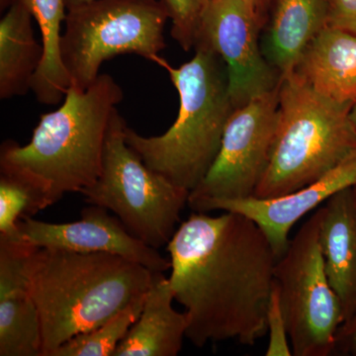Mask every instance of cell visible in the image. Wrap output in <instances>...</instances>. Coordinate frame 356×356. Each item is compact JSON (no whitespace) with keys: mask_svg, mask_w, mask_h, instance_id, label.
Segmentation results:
<instances>
[{"mask_svg":"<svg viewBox=\"0 0 356 356\" xmlns=\"http://www.w3.org/2000/svg\"><path fill=\"white\" fill-rule=\"evenodd\" d=\"M330 0H273L261 30L264 57L278 76H289L312 40L327 26Z\"/></svg>","mask_w":356,"mask_h":356,"instance_id":"cell-13","label":"cell"},{"mask_svg":"<svg viewBox=\"0 0 356 356\" xmlns=\"http://www.w3.org/2000/svg\"><path fill=\"white\" fill-rule=\"evenodd\" d=\"M262 27L243 0H207L204 7L195 44L208 47L225 63L235 109L280 86L262 51Z\"/></svg>","mask_w":356,"mask_h":356,"instance_id":"cell-10","label":"cell"},{"mask_svg":"<svg viewBox=\"0 0 356 356\" xmlns=\"http://www.w3.org/2000/svg\"><path fill=\"white\" fill-rule=\"evenodd\" d=\"M18 233L35 248H53L81 254H110L142 264L153 273L170 270V261L132 235L108 210L90 205L79 221L55 224L33 217L18 222Z\"/></svg>","mask_w":356,"mask_h":356,"instance_id":"cell-11","label":"cell"},{"mask_svg":"<svg viewBox=\"0 0 356 356\" xmlns=\"http://www.w3.org/2000/svg\"><path fill=\"white\" fill-rule=\"evenodd\" d=\"M122 99L123 90L108 74L86 90L70 86L62 106L42 115L27 145H1L0 170L30 182L47 207L65 194L81 193L99 177L110 119Z\"/></svg>","mask_w":356,"mask_h":356,"instance_id":"cell-2","label":"cell"},{"mask_svg":"<svg viewBox=\"0 0 356 356\" xmlns=\"http://www.w3.org/2000/svg\"><path fill=\"white\" fill-rule=\"evenodd\" d=\"M125 120L110 119L99 177L81 191L89 205L111 211L132 235L159 250L170 242L191 192L151 170L125 140Z\"/></svg>","mask_w":356,"mask_h":356,"instance_id":"cell-6","label":"cell"},{"mask_svg":"<svg viewBox=\"0 0 356 356\" xmlns=\"http://www.w3.org/2000/svg\"><path fill=\"white\" fill-rule=\"evenodd\" d=\"M154 275L119 255L35 248L28 289L41 318L43 356L146 296Z\"/></svg>","mask_w":356,"mask_h":356,"instance_id":"cell-3","label":"cell"},{"mask_svg":"<svg viewBox=\"0 0 356 356\" xmlns=\"http://www.w3.org/2000/svg\"><path fill=\"white\" fill-rule=\"evenodd\" d=\"M278 103L280 86L234 110L214 163L189 194L193 212L207 201L254 196L270 158Z\"/></svg>","mask_w":356,"mask_h":356,"instance_id":"cell-9","label":"cell"},{"mask_svg":"<svg viewBox=\"0 0 356 356\" xmlns=\"http://www.w3.org/2000/svg\"><path fill=\"white\" fill-rule=\"evenodd\" d=\"M32 14L23 0H13L0 21V98L9 99L32 90L43 60V44L34 36Z\"/></svg>","mask_w":356,"mask_h":356,"instance_id":"cell-17","label":"cell"},{"mask_svg":"<svg viewBox=\"0 0 356 356\" xmlns=\"http://www.w3.org/2000/svg\"><path fill=\"white\" fill-rule=\"evenodd\" d=\"M46 208L38 189L19 175L0 170V236L18 238V222Z\"/></svg>","mask_w":356,"mask_h":356,"instance_id":"cell-21","label":"cell"},{"mask_svg":"<svg viewBox=\"0 0 356 356\" xmlns=\"http://www.w3.org/2000/svg\"><path fill=\"white\" fill-rule=\"evenodd\" d=\"M322 209L320 243L325 271L341 301L346 322L356 313V195L353 187L337 192L325 201Z\"/></svg>","mask_w":356,"mask_h":356,"instance_id":"cell-14","label":"cell"},{"mask_svg":"<svg viewBox=\"0 0 356 356\" xmlns=\"http://www.w3.org/2000/svg\"><path fill=\"white\" fill-rule=\"evenodd\" d=\"M356 186V152L317 181L273 198L222 199L207 201L196 212H235L254 222L268 238L280 259L289 247V233L301 218L325 203L337 192Z\"/></svg>","mask_w":356,"mask_h":356,"instance_id":"cell-12","label":"cell"},{"mask_svg":"<svg viewBox=\"0 0 356 356\" xmlns=\"http://www.w3.org/2000/svg\"><path fill=\"white\" fill-rule=\"evenodd\" d=\"M194 48V57L179 67H172L163 58L154 62L168 72L179 95V112L172 127L154 137H144L125 127L126 142L147 166L189 192L214 163L235 110L225 63L204 44Z\"/></svg>","mask_w":356,"mask_h":356,"instance_id":"cell-4","label":"cell"},{"mask_svg":"<svg viewBox=\"0 0 356 356\" xmlns=\"http://www.w3.org/2000/svg\"><path fill=\"white\" fill-rule=\"evenodd\" d=\"M353 191H355V195H356V186L353 187Z\"/></svg>","mask_w":356,"mask_h":356,"instance_id":"cell-30","label":"cell"},{"mask_svg":"<svg viewBox=\"0 0 356 356\" xmlns=\"http://www.w3.org/2000/svg\"><path fill=\"white\" fill-rule=\"evenodd\" d=\"M172 21V35L185 51L195 46L204 7L207 0H161Z\"/></svg>","mask_w":356,"mask_h":356,"instance_id":"cell-22","label":"cell"},{"mask_svg":"<svg viewBox=\"0 0 356 356\" xmlns=\"http://www.w3.org/2000/svg\"><path fill=\"white\" fill-rule=\"evenodd\" d=\"M322 207L304 222L274 268V281L295 356H329L343 311L325 271L320 243Z\"/></svg>","mask_w":356,"mask_h":356,"instance_id":"cell-8","label":"cell"},{"mask_svg":"<svg viewBox=\"0 0 356 356\" xmlns=\"http://www.w3.org/2000/svg\"><path fill=\"white\" fill-rule=\"evenodd\" d=\"M38 23L43 44V60L34 79L32 90L39 102L58 104L65 98L70 79L60 55V29L67 17L65 0H23Z\"/></svg>","mask_w":356,"mask_h":356,"instance_id":"cell-18","label":"cell"},{"mask_svg":"<svg viewBox=\"0 0 356 356\" xmlns=\"http://www.w3.org/2000/svg\"><path fill=\"white\" fill-rule=\"evenodd\" d=\"M170 280L154 273L140 317L134 323L113 356H177L186 337V314L172 306Z\"/></svg>","mask_w":356,"mask_h":356,"instance_id":"cell-16","label":"cell"},{"mask_svg":"<svg viewBox=\"0 0 356 356\" xmlns=\"http://www.w3.org/2000/svg\"><path fill=\"white\" fill-rule=\"evenodd\" d=\"M267 334H269L268 348L266 353L267 356L293 355L291 343L288 336L286 321L281 307L275 281H274L270 302H269Z\"/></svg>","mask_w":356,"mask_h":356,"instance_id":"cell-23","label":"cell"},{"mask_svg":"<svg viewBox=\"0 0 356 356\" xmlns=\"http://www.w3.org/2000/svg\"><path fill=\"white\" fill-rule=\"evenodd\" d=\"M243 1L247 2L248 6L252 7V10L257 13L259 20L264 25L273 0H243Z\"/></svg>","mask_w":356,"mask_h":356,"instance_id":"cell-26","label":"cell"},{"mask_svg":"<svg viewBox=\"0 0 356 356\" xmlns=\"http://www.w3.org/2000/svg\"><path fill=\"white\" fill-rule=\"evenodd\" d=\"M350 117V120L353 122V126H355L356 130V102L353 103V107H351Z\"/></svg>","mask_w":356,"mask_h":356,"instance_id":"cell-28","label":"cell"},{"mask_svg":"<svg viewBox=\"0 0 356 356\" xmlns=\"http://www.w3.org/2000/svg\"><path fill=\"white\" fill-rule=\"evenodd\" d=\"M0 356H43L41 318L28 285L0 288Z\"/></svg>","mask_w":356,"mask_h":356,"instance_id":"cell-19","label":"cell"},{"mask_svg":"<svg viewBox=\"0 0 356 356\" xmlns=\"http://www.w3.org/2000/svg\"><path fill=\"white\" fill-rule=\"evenodd\" d=\"M353 105L318 95L294 74L283 77L273 149L254 196L273 198L298 191L355 154Z\"/></svg>","mask_w":356,"mask_h":356,"instance_id":"cell-5","label":"cell"},{"mask_svg":"<svg viewBox=\"0 0 356 356\" xmlns=\"http://www.w3.org/2000/svg\"><path fill=\"white\" fill-rule=\"evenodd\" d=\"M327 26L356 35V0H330Z\"/></svg>","mask_w":356,"mask_h":356,"instance_id":"cell-24","label":"cell"},{"mask_svg":"<svg viewBox=\"0 0 356 356\" xmlns=\"http://www.w3.org/2000/svg\"><path fill=\"white\" fill-rule=\"evenodd\" d=\"M166 248L168 280L193 346L228 339L254 346L266 336L278 259L254 222L235 212H194Z\"/></svg>","mask_w":356,"mask_h":356,"instance_id":"cell-1","label":"cell"},{"mask_svg":"<svg viewBox=\"0 0 356 356\" xmlns=\"http://www.w3.org/2000/svg\"><path fill=\"white\" fill-rule=\"evenodd\" d=\"M332 355L356 356V313L339 327Z\"/></svg>","mask_w":356,"mask_h":356,"instance_id":"cell-25","label":"cell"},{"mask_svg":"<svg viewBox=\"0 0 356 356\" xmlns=\"http://www.w3.org/2000/svg\"><path fill=\"white\" fill-rule=\"evenodd\" d=\"M146 296L95 329L77 334L63 343L51 356H113L119 343L140 317Z\"/></svg>","mask_w":356,"mask_h":356,"instance_id":"cell-20","label":"cell"},{"mask_svg":"<svg viewBox=\"0 0 356 356\" xmlns=\"http://www.w3.org/2000/svg\"><path fill=\"white\" fill-rule=\"evenodd\" d=\"M168 18L156 0H93L67 10L60 55L70 86L86 90L103 62L123 54L154 62L165 47Z\"/></svg>","mask_w":356,"mask_h":356,"instance_id":"cell-7","label":"cell"},{"mask_svg":"<svg viewBox=\"0 0 356 356\" xmlns=\"http://www.w3.org/2000/svg\"><path fill=\"white\" fill-rule=\"evenodd\" d=\"M13 0H0V8L1 10H6V9L8 8V6H10Z\"/></svg>","mask_w":356,"mask_h":356,"instance_id":"cell-29","label":"cell"},{"mask_svg":"<svg viewBox=\"0 0 356 356\" xmlns=\"http://www.w3.org/2000/svg\"><path fill=\"white\" fill-rule=\"evenodd\" d=\"M292 74L337 102H356V35L327 27L306 47Z\"/></svg>","mask_w":356,"mask_h":356,"instance_id":"cell-15","label":"cell"},{"mask_svg":"<svg viewBox=\"0 0 356 356\" xmlns=\"http://www.w3.org/2000/svg\"><path fill=\"white\" fill-rule=\"evenodd\" d=\"M93 1V0H65V6H67V11L70 9L74 8V7L83 6V4L88 3V2Z\"/></svg>","mask_w":356,"mask_h":356,"instance_id":"cell-27","label":"cell"}]
</instances>
